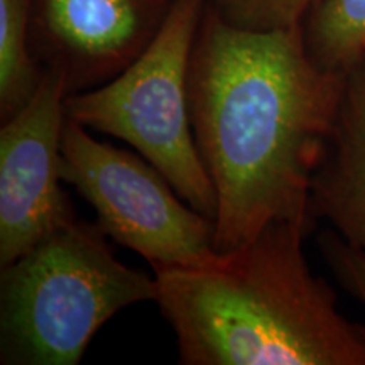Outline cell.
Here are the masks:
<instances>
[{"label": "cell", "mask_w": 365, "mask_h": 365, "mask_svg": "<svg viewBox=\"0 0 365 365\" xmlns=\"http://www.w3.org/2000/svg\"><path fill=\"white\" fill-rule=\"evenodd\" d=\"M345 75L314 63L301 24L249 29L205 4L188 98L196 148L217 195L218 252L254 239L271 222H317L309 188Z\"/></svg>", "instance_id": "6da1fadb"}, {"label": "cell", "mask_w": 365, "mask_h": 365, "mask_svg": "<svg viewBox=\"0 0 365 365\" xmlns=\"http://www.w3.org/2000/svg\"><path fill=\"white\" fill-rule=\"evenodd\" d=\"M314 223L271 222L215 266L154 271L180 364L365 365V325L304 255Z\"/></svg>", "instance_id": "7a4b0ae2"}, {"label": "cell", "mask_w": 365, "mask_h": 365, "mask_svg": "<svg viewBox=\"0 0 365 365\" xmlns=\"http://www.w3.org/2000/svg\"><path fill=\"white\" fill-rule=\"evenodd\" d=\"M0 364L76 365L105 323L156 301V277L115 257L97 223L73 220L0 267Z\"/></svg>", "instance_id": "3957f363"}, {"label": "cell", "mask_w": 365, "mask_h": 365, "mask_svg": "<svg viewBox=\"0 0 365 365\" xmlns=\"http://www.w3.org/2000/svg\"><path fill=\"white\" fill-rule=\"evenodd\" d=\"M207 0H175L156 39L107 83L66 97V115L132 145L178 195L215 222L217 195L190 117L191 51Z\"/></svg>", "instance_id": "277c9868"}, {"label": "cell", "mask_w": 365, "mask_h": 365, "mask_svg": "<svg viewBox=\"0 0 365 365\" xmlns=\"http://www.w3.org/2000/svg\"><path fill=\"white\" fill-rule=\"evenodd\" d=\"M61 178L93 208L97 225L158 269L215 266V222L178 195L148 159L102 143L66 118Z\"/></svg>", "instance_id": "5b68a950"}, {"label": "cell", "mask_w": 365, "mask_h": 365, "mask_svg": "<svg viewBox=\"0 0 365 365\" xmlns=\"http://www.w3.org/2000/svg\"><path fill=\"white\" fill-rule=\"evenodd\" d=\"M66 97L46 70L34 97L0 127V267L76 220L61 186Z\"/></svg>", "instance_id": "8992f818"}, {"label": "cell", "mask_w": 365, "mask_h": 365, "mask_svg": "<svg viewBox=\"0 0 365 365\" xmlns=\"http://www.w3.org/2000/svg\"><path fill=\"white\" fill-rule=\"evenodd\" d=\"M175 0H33L31 38L66 93L107 83L156 39Z\"/></svg>", "instance_id": "52a82bcc"}, {"label": "cell", "mask_w": 365, "mask_h": 365, "mask_svg": "<svg viewBox=\"0 0 365 365\" xmlns=\"http://www.w3.org/2000/svg\"><path fill=\"white\" fill-rule=\"evenodd\" d=\"M309 212L365 250V59L345 75L335 124L312 180Z\"/></svg>", "instance_id": "ba28073f"}, {"label": "cell", "mask_w": 365, "mask_h": 365, "mask_svg": "<svg viewBox=\"0 0 365 365\" xmlns=\"http://www.w3.org/2000/svg\"><path fill=\"white\" fill-rule=\"evenodd\" d=\"M33 0H0V120L34 97L46 70L31 38Z\"/></svg>", "instance_id": "9c48e42d"}, {"label": "cell", "mask_w": 365, "mask_h": 365, "mask_svg": "<svg viewBox=\"0 0 365 365\" xmlns=\"http://www.w3.org/2000/svg\"><path fill=\"white\" fill-rule=\"evenodd\" d=\"M301 27L323 70L346 73L365 59V0H318Z\"/></svg>", "instance_id": "30bf717a"}, {"label": "cell", "mask_w": 365, "mask_h": 365, "mask_svg": "<svg viewBox=\"0 0 365 365\" xmlns=\"http://www.w3.org/2000/svg\"><path fill=\"white\" fill-rule=\"evenodd\" d=\"M223 19L249 29L303 24L318 0H207Z\"/></svg>", "instance_id": "8fae6325"}, {"label": "cell", "mask_w": 365, "mask_h": 365, "mask_svg": "<svg viewBox=\"0 0 365 365\" xmlns=\"http://www.w3.org/2000/svg\"><path fill=\"white\" fill-rule=\"evenodd\" d=\"M317 245L335 279L365 307V250L349 244L335 230H323Z\"/></svg>", "instance_id": "7c38bea8"}]
</instances>
